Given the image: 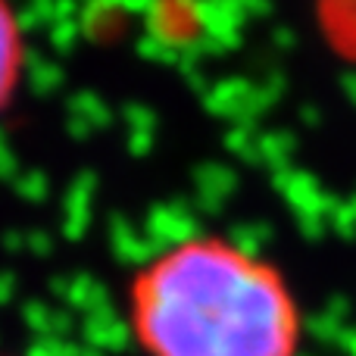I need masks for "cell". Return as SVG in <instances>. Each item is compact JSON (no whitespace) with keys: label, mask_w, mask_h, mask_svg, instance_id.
Masks as SVG:
<instances>
[{"label":"cell","mask_w":356,"mask_h":356,"mask_svg":"<svg viewBox=\"0 0 356 356\" xmlns=\"http://www.w3.org/2000/svg\"><path fill=\"white\" fill-rule=\"evenodd\" d=\"M154 147V131H129V154L144 156Z\"/></svg>","instance_id":"cell-18"},{"label":"cell","mask_w":356,"mask_h":356,"mask_svg":"<svg viewBox=\"0 0 356 356\" xmlns=\"http://www.w3.org/2000/svg\"><path fill=\"white\" fill-rule=\"evenodd\" d=\"M56 247L54 234L50 232H41V228H35V232H25V250L29 253H38V257H50Z\"/></svg>","instance_id":"cell-16"},{"label":"cell","mask_w":356,"mask_h":356,"mask_svg":"<svg viewBox=\"0 0 356 356\" xmlns=\"http://www.w3.org/2000/svg\"><path fill=\"white\" fill-rule=\"evenodd\" d=\"M222 184H232V178H228L225 169L219 166H207L197 172V188H200V197L207 207H216V200H219L222 194H225V188Z\"/></svg>","instance_id":"cell-12"},{"label":"cell","mask_w":356,"mask_h":356,"mask_svg":"<svg viewBox=\"0 0 356 356\" xmlns=\"http://www.w3.org/2000/svg\"><path fill=\"white\" fill-rule=\"evenodd\" d=\"M16 175H19V156H16V150L10 147V135H6V129L0 125V178L3 181H16Z\"/></svg>","instance_id":"cell-15"},{"label":"cell","mask_w":356,"mask_h":356,"mask_svg":"<svg viewBox=\"0 0 356 356\" xmlns=\"http://www.w3.org/2000/svg\"><path fill=\"white\" fill-rule=\"evenodd\" d=\"M19 294V278L16 272L10 269H0V307H10Z\"/></svg>","instance_id":"cell-17"},{"label":"cell","mask_w":356,"mask_h":356,"mask_svg":"<svg viewBox=\"0 0 356 356\" xmlns=\"http://www.w3.org/2000/svg\"><path fill=\"white\" fill-rule=\"evenodd\" d=\"M97 172L94 169H81L79 175L69 181L66 194H63V238L81 241L91 228L94 213V197H97Z\"/></svg>","instance_id":"cell-4"},{"label":"cell","mask_w":356,"mask_h":356,"mask_svg":"<svg viewBox=\"0 0 356 356\" xmlns=\"http://www.w3.org/2000/svg\"><path fill=\"white\" fill-rule=\"evenodd\" d=\"M122 119L129 125V131H154L156 129V113L144 104H125Z\"/></svg>","instance_id":"cell-13"},{"label":"cell","mask_w":356,"mask_h":356,"mask_svg":"<svg viewBox=\"0 0 356 356\" xmlns=\"http://www.w3.org/2000/svg\"><path fill=\"white\" fill-rule=\"evenodd\" d=\"M66 116H75L81 122H88L94 131L110 129L113 122V110L97 91H75L72 97L66 100Z\"/></svg>","instance_id":"cell-10"},{"label":"cell","mask_w":356,"mask_h":356,"mask_svg":"<svg viewBox=\"0 0 356 356\" xmlns=\"http://www.w3.org/2000/svg\"><path fill=\"white\" fill-rule=\"evenodd\" d=\"M22 66H25L22 29H19V19L10 10V3L0 0V110L13 100Z\"/></svg>","instance_id":"cell-3"},{"label":"cell","mask_w":356,"mask_h":356,"mask_svg":"<svg viewBox=\"0 0 356 356\" xmlns=\"http://www.w3.org/2000/svg\"><path fill=\"white\" fill-rule=\"evenodd\" d=\"M131 328L150 356H300L307 325L275 263L197 234L138 272Z\"/></svg>","instance_id":"cell-1"},{"label":"cell","mask_w":356,"mask_h":356,"mask_svg":"<svg viewBox=\"0 0 356 356\" xmlns=\"http://www.w3.org/2000/svg\"><path fill=\"white\" fill-rule=\"evenodd\" d=\"M63 300H66L69 309L88 316L110 303V291H106V284L100 282V278H94L91 272H75V275H69L66 297H63Z\"/></svg>","instance_id":"cell-8"},{"label":"cell","mask_w":356,"mask_h":356,"mask_svg":"<svg viewBox=\"0 0 356 356\" xmlns=\"http://www.w3.org/2000/svg\"><path fill=\"white\" fill-rule=\"evenodd\" d=\"M66 135L72 138V141H88V138L94 135V129H91L88 122H81V119L66 116Z\"/></svg>","instance_id":"cell-19"},{"label":"cell","mask_w":356,"mask_h":356,"mask_svg":"<svg viewBox=\"0 0 356 356\" xmlns=\"http://www.w3.org/2000/svg\"><path fill=\"white\" fill-rule=\"evenodd\" d=\"M22 322L38 334V338H60L66 341L75 328L72 309L54 307L44 300H25L22 303Z\"/></svg>","instance_id":"cell-7"},{"label":"cell","mask_w":356,"mask_h":356,"mask_svg":"<svg viewBox=\"0 0 356 356\" xmlns=\"http://www.w3.org/2000/svg\"><path fill=\"white\" fill-rule=\"evenodd\" d=\"M131 334H135L131 322H125L122 316L113 309V303L94 309V313H88L85 319H81V341H85L88 347H94V350H100V353L129 350Z\"/></svg>","instance_id":"cell-6"},{"label":"cell","mask_w":356,"mask_h":356,"mask_svg":"<svg viewBox=\"0 0 356 356\" xmlns=\"http://www.w3.org/2000/svg\"><path fill=\"white\" fill-rule=\"evenodd\" d=\"M13 188H16V194L22 197V200L41 203V200H47V194H50V178L44 169H25V172L16 175Z\"/></svg>","instance_id":"cell-11"},{"label":"cell","mask_w":356,"mask_h":356,"mask_svg":"<svg viewBox=\"0 0 356 356\" xmlns=\"http://www.w3.org/2000/svg\"><path fill=\"white\" fill-rule=\"evenodd\" d=\"M106 241H110V253L116 257V263L122 266H150L156 257H163V247L156 241L147 238V232L135 228V222L125 213H113L106 222Z\"/></svg>","instance_id":"cell-2"},{"label":"cell","mask_w":356,"mask_h":356,"mask_svg":"<svg viewBox=\"0 0 356 356\" xmlns=\"http://www.w3.org/2000/svg\"><path fill=\"white\" fill-rule=\"evenodd\" d=\"M22 72L38 97H54V94H60L63 85H66V72H63L56 63L44 60L41 54H25Z\"/></svg>","instance_id":"cell-9"},{"label":"cell","mask_w":356,"mask_h":356,"mask_svg":"<svg viewBox=\"0 0 356 356\" xmlns=\"http://www.w3.org/2000/svg\"><path fill=\"white\" fill-rule=\"evenodd\" d=\"M3 247L6 250H25V232H6L3 234Z\"/></svg>","instance_id":"cell-20"},{"label":"cell","mask_w":356,"mask_h":356,"mask_svg":"<svg viewBox=\"0 0 356 356\" xmlns=\"http://www.w3.org/2000/svg\"><path fill=\"white\" fill-rule=\"evenodd\" d=\"M75 356H106V353L94 350V347H88V344H75Z\"/></svg>","instance_id":"cell-21"},{"label":"cell","mask_w":356,"mask_h":356,"mask_svg":"<svg viewBox=\"0 0 356 356\" xmlns=\"http://www.w3.org/2000/svg\"><path fill=\"white\" fill-rule=\"evenodd\" d=\"M75 38H79V25H75L72 19H60V22H54V29H50V44H54V50H60V54H69V50L75 47Z\"/></svg>","instance_id":"cell-14"},{"label":"cell","mask_w":356,"mask_h":356,"mask_svg":"<svg viewBox=\"0 0 356 356\" xmlns=\"http://www.w3.org/2000/svg\"><path fill=\"white\" fill-rule=\"evenodd\" d=\"M144 232L150 241L163 247V250H172L178 244H188L197 234V219L191 216V209L181 200H169V203H156L150 207L147 222H144Z\"/></svg>","instance_id":"cell-5"}]
</instances>
